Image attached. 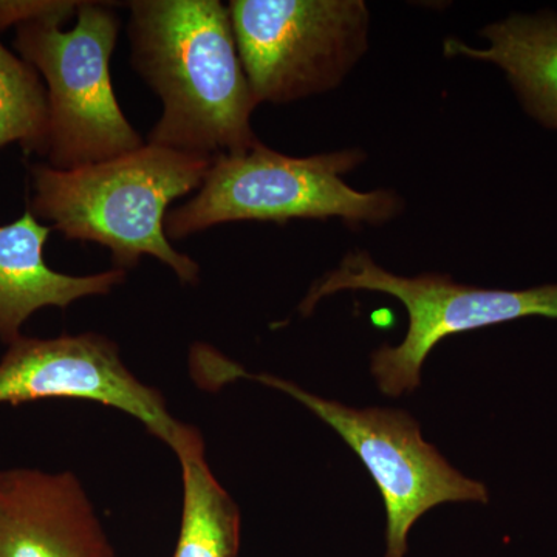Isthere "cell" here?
Returning <instances> with one entry per match:
<instances>
[{"mask_svg": "<svg viewBox=\"0 0 557 557\" xmlns=\"http://www.w3.org/2000/svg\"><path fill=\"white\" fill-rule=\"evenodd\" d=\"M49 101L39 73L0 42V149L46 157Z\"/></svg>", "mask_w": 557, "mask_h": 557, "instance_id": "13", "label": "cell"}, {"mask_svg": "<svg viewBox=\"0 0 557 557\" xmlns=\"http://www.w3.org/2000/svg\"><path fill=\"white\" fill-rule=\"evenodd\" d=\"M50 225L27 209L9 225H0V341L7 346L40 309H67L90 296H106L126 281V271L112 269L90 276H70L47 265L44 248Z\"/></svg>", "mask_w": 557, "mask_h": 557, "instance_id": "10", "label": "cell"}, {"mask_svg": "<svg viewBox=\"0 0 557 557\" xmlns=\"http://www.w3.org/2000/svg\"><path fill=\"white\" fill-rule=\"evenodd\" d=\"M228 10L258 104L335 89L368 49L362 0H231Z\"/></svg>", "mask_w": 557, "mask_h": 557, "instance_id": "6", "label": "cell"}, {"mask_svg": "<svg viewBox=\"0 0 557 557\" xmlns=\"http://www.w3.org/2000/svg\"><path fill=\"white\" fill-rule=\"evenodd\" d=\"M362 160L358 149L289 157L262 143L215 157L196 196L168 212V239H186L231 222L284 225L335 218L350 225H383L397 218L403 201L392 190L362 193L344 182L343 175Z\"/></svg>", "mask_w": 557, "mask_h": 557, "instance_id": "3", "label": "cell"}, {"mask_svg": "<svg viewBox=\"0 0 557 557\" xmlns=\"http://www.w3.org/2000/svg\"><path fill=\"white\" fill-rule=\"evenodd\" d=\"M344 289L386 293L408 310L409 329L403 343L380 347L372 355L373 376L388 397H401L420 386L424 361L448 336L528 317L557 319V284L487 289L440 274L403 277L381 269L366 251L348 252L338 269L314 282L300 302V314L310 317L319 300Z\"/></svg>", "mask_w": 557, "mask_h": 557, "instance_id": "5", "label": "cell"}, {"mask_svg": "<svg viewBox=\"0 0 557 557\" xmlns=\"http://www.w3.org/2000/svg\"><path fill=\"white\" fill-rule=\"evenodd\" d=\"M76 0H0V33L30 22L61 20L67 22L78 13Z\"/></svg>", "mask_w": 557, "mask_h": 557, "instance_id": "14", "label": "cell"}, {"mask_svg": "<svg viewBox=\"0 0 557 557\" xmlns=\"http://www.w3.org/2000/svg\"><path fill=\"white\" fill-rule=\"evenodd\" d=\"M46 20L16 28L17 57L39 73L49 101L47 164L69 171L141 148L113 90L110 60L120 21L112 3L81 2L76 25Z\"/></svg>", "mask_w": 557, "mask_h": 557, "instance_id": "4", "label": "cell"}, {"mask_svg": "<svg viewBox=\"0 0 557 557\" xmlns=\"http://www.w3.org/2000/svg\"><path fill=\"white\" fill-rule=\"evenodd\" d=\"M132 65L160 98L148 143L215 159L255 148L258 108L228 7L219 0L127 3Z\"/></svg>", "mask_w": 557, "mask_h": 557, "instance_id": "1", "label": "cell"}, {"mask_svg": "<svg viewBox=\"0 0 557 557\" xmlns=\"http://www.w3.org/2000/svg\"><path fill=\"white\" fill-rule=\"evenodd\" d=\"M240 379L259 381L298 399L357 453L386 505V557L406 556L410 530L429 509L446 502L486 504V486L450 467L424 442L409 413L348 408L273 375H251L242 370Z\"/></svg>", "mask_w": 557, "mask_h": 557, "instance_id": "7", "label": "cell"}, {"mask_svg": "<svg viewBox=\"0 0 557 557\" xmlns=\"http://www.w3.org/2000/svg\"><path fill=\"white\" fill-rule=\"evenodd\" d=\"M47 398L89 399L129 413L170 448L185 424L171 416L159 388L127 369L120 348L98 333L58 338L22 335L0 359V405Z\"/></svg>", "mask_w": 557, "mask_h": 557, "instance_id": "8", "label": "cell"}, {"mask_svg": "<svg viewBox=\"0 0 557 557\" xmlns=\"http://www.w3.org/2000/svg\"><path fill=\"white\" fill-rule=\"evenodd\" d=\"M480 35L487 40L485 49L449 39L445 53L498 65L528 115L557 131V14H512L487 25Z\"/></svg>", "mask_w": 557, "mask_h": 557, "instance_id": "11", "label": "cell"}, {"mask_svg": "<svg viewBox=\"0 0 557 557\" xmlns=\"http://www.w3.org/2000/svg\"><path fill=\"white\" fill-rule=\"evenodd\" d=\"M212 160L145 143L116 159L62 171L30 163V211L64 239L108 248L115 269L152 256L182 284L196 285L200 267L172 247L164 222L172 201L199 190Z\"/></svg>", "mask_w": 557, "mask_h": 557, "instance_id": "2", "label": "cell"}, {"mask_svg": "<svg viewBox=\"0 0 557 557\" xmlns=\"http://www.w3.org/2000/svg\"><path fill=\"white\" fill-rule=\"evenodd\" d=\"M0 557H116L72 472L0 471Z\"/></svg>", "mask_w": 557, "mask_h": 557, "instance_id": "9", "label": "cell"}, {"mask_svg": "<svg viewBox=\"0 0 557 557\" xmlns=\"http://www.w3.org/2000/svg\"><path fill=\"white\" fill-rule=\"evenodd\" d=\"M171 449L183 480L182 522L172 557H239L240 511L212 474L200 432L186 424Z\"/></svg>", "mask_w": 557, "mask_h": 557, "instance_id": "12", "label": "cell"}]
</instances>
